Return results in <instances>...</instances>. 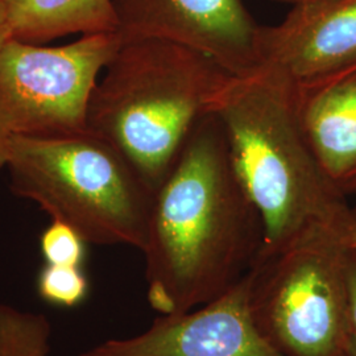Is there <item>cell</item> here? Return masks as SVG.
<instances>
[{
    "mask_svg": "<svg viewBox=\"0 0 356 356\" xmlns=\"http://www.w3.org/2000/svg\"><path fill=\"white\" fill-rule=\"evenodd\" d=\"M261 244V218L210 113L154 193L143 250L149 305L173 316L213 301L251 270Z\"/></svg>",
    "mask_w": 356,
    "mask_h": 356,
    "instance_id": "6da1fadb",
    "label": "cell"
},
{
    "mask_svg": "<svg viewBox=\"0 0 356 356\" xmlns=\"http://www.w3.org/2000/svg\"><path fill=\"white\" fill-rule=\"evenodd\" d=\"M213 113L225 131L235 170L261 218L263 244L256 263L279 254L317 226L348 227L351 206L307 140L292 78L257 65L229 78Z\"/></svg>",
    "mask_w": 356,
    "mask_h": 356,
    "instance_id": "7a4b0ae2",
    "label": "cell"
},
{
    "mask_svg": "<svg viewBox=\"0 0 356 356\" xmlns=\"http://www.w3.org/2000/svg\"><path fill=\"white\" fill-rule=\"evenodd\" d=\"M231 76L189 47L124 40L90 94L86 129L113 144L156 193Z\"/></svg>",
    "mask_w": 356,
    "mask_h": 356,
    "instance_id": "3957f363",
    "label": "cell"
},
{
    "mask_svg": "<svg viewBox=\"0 0 356 356\" xmlns=\"http://www.w3.org/2000/svg\"><path fill=\"white\" fill-rule=\"evenodd\" d=\"M4 168L16 197L76 229L88 244L143 252L154 193L108 141L88 129L13 138Z\"/></svg>",
    "mask_w": 356,
    "mask_h": 356,
    "instance_id": "277c9868",
    "label": "cell"
},
{
    "mask_svg": "<svg viewBox=\"0 0 356 356\" xmlns=\"http://www.w3.org/2000/svg\"><path fill=\"white\" fill-rule=\"evenodd\" d=\"M348 227L317 226L254 263L250 310L282 356H343L351 338L347 294Z\"/></svg>",
    "mask_w": 356,
    "mask_h": 356,
    "instance_id": "5b68a950",
    "label": "cell"
},
{
    "mask_svg": "<svg viewBox=\"0 0 356 356\" xmlns=\"http://www.w3.org/2000/svg\"><path fill=\"white\" fill-rule=\"evenodd\" d=\"M122 41L115 32L63 47L0 44V169L13 138L86 129L90 94Z\"/></svg>",
    "mask_w": 356,
    "mask_h": 356,
    "instance_id": "8992f818",
    "label": "cell"
},
{
    "mask_svg": "<svg viewBox=\"0 0 356 356\" xmlns=\"http://www.w3.org/2000/svg\"><path fill=\"white\" fill-rule=\"evenodd\" d=\"M122 40L157 38L211 57L232 76L257 66L259 24L243 0H113Z\"/></svg>",
    "mask_w": 356,
    "mask_h": 356,
    "instance_id": "52a82bcc",
    "label": "cell"
},
{
    "mask_svg": "<svg viewBox=\"0 0 356 356\" xmlns=\"http://www.w3.org/2000/svg\"><path fill=\"white\" fill-rule=\"evenodd\" d=\"M251 273L194 310L159 316L148 330L110 339L76 356H282L256 329L250 310Z\"/></svg>",
    "mask_w": 356,
    "mask_h": 356,
    "instance_id": "ba28073f",
    "label": "cell"
},
{
    "mask_svg": "<svg viewBox=\"0 0 356 356\" xmlns=\"http://www.w3.org/2000/svg\"><path fill=\"white\" fill-rule=\"evenodd\" d=\"M257 65L305 82L356 63V0H300L256 32Z\"/></svg>",
    "mask_w": 356,
    "mask_h": 356,
    "instance_id": "9c48e42d",
    "label": "cell"
},
{
    "mask_svg": "<svg viewBox=\"0 0 356 356\" xmlns=\"http://www.w3.org/2000/svg\"><path fill=\"white\" fill-rule=\"evenodd\" d=\"M296 101L322 169L346 197L356 195V63L296 82Z\"/></svg>",
    "mask_w": 356,
    "mask_h": 356,
    "instance_id": "30bf717a",
    "label": "cell"
},
{
    "mask_svg": "<svg viewBox=\"0 0 356 356\" xmlns=\"http://www.w3.org/2000/svg\"><path fill=\"white\" fill-rule=\"evenodd\" d=\"M11 38L41 45L69 35L118 32L113 0H4Z\"/></svg>",
    "mask_w": 356,
    "mask_h": 356,
    "instance_id": "8fae6325",
    "label": "cell"
},
{
    "mask_svg": "<svg viewBox=\"0 0 356 356\" xmlns=\"http://www.w3.org/2000/svg\"><path fill=\"white\" fill-rule=\"evenodd\" d=\"M51 338L47 316L0 304V356H49Z\"/></svg>",
    "mask_w": 356,
    "mask_h": 356,
    "instance_id": "7c38bea8",
    "label": "cell"
},
{
    "mask_svg": "<svg viewBox=\"0 0 356 356\" xmlns=\"http://www.w3.org/2000/svg\"><path fill=\"white\" fill-rule=\"evenodd\" d=\"M38 292L51 305L74 307L85 301L89 280L81 267L47 264L38 275Z\"/></svg>",
    "mask_w": 356,
    "mask_h": 356,
    "instance_id": "4fadbf2b",
    "label": "cell"
},
{
    "mask_svg": "<svg viewBox=\"0 0 356 356\" xmlns=\"http://www.w3.org/2000/svg\"><path fill=\"white\" fill-rule=\"evenodd\" d=\"M82 236L66 223L51 220L40 236V248L47 264L82 267L86 256Z\"/></svg>",
    "mask_w": 356,
    "mask_h": 356,
    "instance_id": "5bb4252c",
    "label": "cell"
},
{
    "mask_svg": "<svg viewBox=\"0 0 356 356\" xmlns=\"http://www.w3.org/2000/svg\"><path fill=\"white\" fill-rule=\"evenodd\" d=\"M347 294H348V319L351 334L356 337V250L351 247L347 261Z\"/></svg>",
    "mask_w": 356,
    "mask_h": 356,
    "instance_id": "9a60e30c",
    "label": "cell"
},
{
    "mask_svg": "<svg viewBox=\"0 0 356 356\" xmlns=\"http://www.w3.org/2000/svg\"><path fill=\"white\" fill-rule=\"evenodd\" d=\"M11 38L10 26H8V17H7V8L4 0H0V44Z\"/></svg>",
    "mask_w": 356,
    "mask_h": 356,
    "instance_id": "2e32d148",
    "label": "cell"
},
{
    "mask_svg": "<svg viewBox=\"0 0 356 356\" xmlns=\"http://www.w3.org/2000/svg\"><path fill=\"white\" fill-rule=\"evenodd\" d=\"M348 241L351 247L356 250V206H351V214L348 222Z\"/></svg>",
    "mask_w": 356,
    "mask_h": 356,
    "instance_id": "e0dca14e",
    "label": "cell"
},
{
    "mask_svg": "<svg viewBox=\"0 0 356 356\" xmlns=\"http://www.w3.org/2000/svg\"><path fill=\"white\" fill-rule=\"evenodd\" d=\"M343 356H356V337H354L353 334H351L350 342H348L347 347H346Z\"/></svg>",
    "mask_w": 356,
    "mask_h": 356,
    "instance_id": "ac0fdd59",
    "label": "cell"
},
{
    "mask_svg": "<svg viewBox=\"0 0 356 356\" xmlns=\"http://www.w3.org/2000/svg\"><path fill=\"white\" fill-rule=\"evenodd\" d=\"M273 1H276V3H285V4H294V3H297L300 0H273Z\"/></svg>",
    "mask_w": 356,
    "mask_h": 356,
    "instance_id": "d6986e66",
    "label": "cell"
}]
</instances>
